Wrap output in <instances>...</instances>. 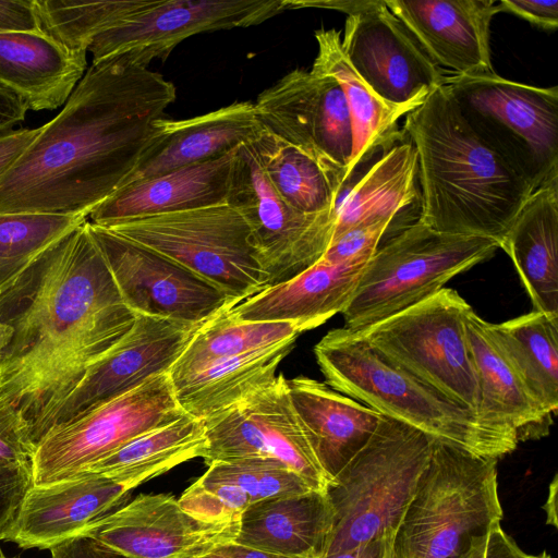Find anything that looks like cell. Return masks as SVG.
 <instances>
[{"instance_id":"cell-54","label":"cell","mask_w":558,"mask_h":558,"mask_svg":"<svg viewBox=\"0 0 558 558\" xmlns=\"http://www.w3.org/2000/svg\"><path fill=\"white\" fill-rule=\"evenodd\" d=\"M13 335V327L0 319V363L2 362L4 353L12 341Z\"/></svg>"},{"instance_id":"cell-44","label":"cell","mask_w":558,"mask_h":558,"mask_svg":"<svg viewBox=\"0 0 558 558\" xmlns=\"http://www.w3.org/2000/svg\"><path fill=\"white\" fill-rule=\"evenodd\" d=\"M500 12H509L537 27L550 32L558 27L557 0H501Z\"/></svg>"},{"instance_id":"cell-4","label":"cell","mask_w":558,"mask_h":558,"mask_svg":"<svg viewBox=\"0 0 558 558\" xmlns=\"http://www.w3.org/2000/svg\"><path fill=\"white\" fill-rule=\"evenodd\" d=\"M326 383L380 413L480 457L498 460L518 446L399 365L362 335L344 327L328 331L314 348Z\"/></svg>"},{"instance_id":"cell-41","label":"cell","mask_w":558,"mask_h":558,"mask_svg":"<svg viewBox=\"0 0 558 558\" xmlns=\"http://www.w3.org/2000/svg\"><path fill=\"white\" fill-rule=\"evenodd\" d=\"M392 223L383 220L353 228L331 241L320 259L330 264L368 262Z\"/></svg>"},{"instance_id":"cell-16","label":"cell","mask_w":558,"mask_h":558,"mask_svg":"<svg viewBox=\"0 0 558 558\" xmlns=\"http://www.w3.org/2000/svg\"><path fill=\"white\" fill-rule=\"evenodd\" d=\"M341 49L359 76L386 104L407 114L444 84L446 72L424 52L383 0L348 15Z\"/></svg>"},{"instance_id":"cell-30","label":"cell","mask_w":558,"mask_h":558,"mask_svg":"<svg viewBox=\"0 0 558 558\" xmlns=\"http://www.w3.org/2000/svg\"><path fill=\"white\" fill-rule=\"evenodd\" d=\"M315 39L318 51L311 70L339 83L349 109L353 149L345 173L347 187L365 165L404 138L398 122L407 113L381 100L353 70L342 52L338 31L317 29Z\"/></svg>"},{"instance_id":"cell-29","label":"cell","mask_w":558,"mask_h":558,"mask_svg":"<svg viewBox=\"0 0 558 558\" xmlns=\"http://www.w3.org/2000/svg\"><path fill=\"white\" fill-rule=\"evenodd\" d=\"M86 68V56L71 53L44 33H0V85L28 110L64 105Z\"/></svg>"},{"instance_id":"cell-45","label":"cell","mask_w":558,"mask_h":558,"mask_svg":"<svg viewBox=\"0 0 558 558\" xmlns=\"http://www.w3.org/2000/svg\"><path fill=\"white\" fill-rule=\"evenodd\" d=\"M0 33H41L34 0H0Z\"/></svg>"},{"instance_id":"cell-53","label":"cell","mask_w":558,"mask_h":558,"mask_svg":"<svg viewBox=\"0 0 558 558\" xmlns=\"http://www.w3.org/2000/svg\"><path fill=\"white\" fill-rule=\"evenodd\" d=\"M557 475L549 485L548 498L544 506L547 517V524L557 527Z\"/></svg>"},{"instance_id":"cell-2","label":"cell","mask_w":558,"mask_h":558,"mask_svg":"<svg viewBox=\"0 0 558 558\" xmlns=\"http://www.w3.org/2000/svg\"><path fill=\"white\" fill-rule=\"evenodd\" d=\"M175 97L170 81L128 53L92 62L62 110L0 177V214L87 219L135 171Z\"/></svg>"},{"instance_id":"cell-58","label":"cell","mask_w":558,"mask_h":558,"mask_svg":"<svg viewBox=\"0 0 558 558\" xmlns=\"http://www.w3.org/2000/svg\"><path fill=\"white\" fill-rule=\"evenodd\" d=\"M0 558H8V557H4L3 555H0Z\"/></svg>"},{"instance_id":"cell-20","label":"cell","mask_w":558,"mask_h":558,"mask_svg":"<svg viewBox=\"0 0 558 558\" xmlns=\"http://www.w3.org/2000/svg\"><path fill=\"white\" fill-rule=\"evenodd\" d=\"M142 483L135 477L80 474L34 485L5 541L23 549H50L124 506Z\"/></svg>"},{"instance_id":"cell-15","label":"cell","mask_w":558,"mask_h":558,"mask_svg":"<svg viewBox=\"0 0 558 558\" xmlns=\"http://www.w3.org/2000/svg\"><path fill=\"white\" fill-rule=\"evenodd\" d=\"M207 465L238 458H271L303 476L314 488L329 480L320 468L293 410L287 379L277 375L235 404L204 420Z\"/></svg>"},{"instance_id":"cell-43","label":"cell","mask_w":558,"mask_h":558,"mask_svg":"<svg viewBox=\"0 0 558 558\" xmlns=\"http://www.w3.org/2000/svg\"><path fill=\"white\" fill-rule=\"evenodd\" d=\"M35 447L20 413L0 404V462L32 464Z\"/></svg>"},{"instance_id":"cell-40","label":"cell","mask_w":558,"mask_h":558,"mask_svg":"<svg viewBox=\"0 0 558 558\" xmlns=\"http://www.w3.org/2000/svg\"><path fill=\"white\" fill-rule=\"evenodd\" d=\"M190 514L210 522L239 520L251 505L239 486L203 474L178 499Z\"/></svg>"},{"instance_id":"cell-35","label":"cell","mask_w":558,"mask_h":558,"mask_svg":"<svg viewBox=\"0 0 558 558\" xmlns=\"http://www.w3.org/2000/svg\"><path fill=\"white\" fill-rule=\"evenodd\" d=\"M252 145L266 178L289 206L308 215L333 214L340 189L317 161L265 130Z\"/></svg>"},{"instance_id":"cell-51","label":"cell","mask_w":558,"mask_h":558,"mask_svg":"<svg viewBox=\"0 0 558 558\" xmlns=\"http://www.w3.org/2000/svg\"><path fill=\"white\" fill-rule=\"evenodd\" d=\"M369 0L357 1H301V0H287L288 10L304 9V8H320L338 10L347 13L348 15L362 10L368 4Z\"/></svg>"},{"instance_id":"cell-11","label":"cell","mask_w":558,"mask_h":558,"mask_svg":"<svg viewBox=\"0 0 558 558\" xmlns=\"http://www.w3.org/2000/svg\"><path fill=\"white\" fill-rule=\"evenodd\" d=\"M185 414L169 373L51 428L36 445L34 485L70 478L132 439Z\"/></svg>"},{"instance_id":"cell-9","label":"cell","mask_w":558,"mask_h":558,"mask_svg":"<svg viewBox=\"0 0 558 558\" xmlns=\"http://www.w3.org/2000/svg\"><path fill=\"white\" fill-rule=\"evenodd\" d=\"M173 259L236 304L268 288L244 218L229 204L102 226Z\"/></svg>"},{"instance_id":"cell-1","label":"cell","mask_w":558,"mask_h":558,"mask_svg":"<svg viewBox=\"0 0 558 558\" xmlns=\"http://www.w3.org/2000/svg\"><path fill=\"white\" fill-rule=\"evenodd\" d=\"M0 319L14 329L0 363V404L20 413L36 446L136 314L85 221L0 284Z\"/></svg>"},{"instance_id":"cell-12","label":"cell","mask_w":558,"mask_h":558,"mask_svg":"<svg viewBox=\"0 0 558 558\" xmlns=\"http://www.w3.org/2000/svg\"><path fill=\"white\" fill-rule=\"evenodd\" d=\"M227 204L247 223L268 287L317 263L331 241L333 214L308 215L289 206L263 172L252 143L236 150Z\"/></svg>"},{"instance_id":"cell-24","label":"cell","mask_w":558,"mask_h":558,"mask_svg":"<svg viewBox=\"0 0 558 558\" xmlns=\"http://www.w3.org/2000/svg\"><path fill=\"white\" fill-rule=\"evenodd\" d=\"M238 148L217 158L125 184L96 206L87 220L107 226L137 217L226 204Z\"/></svg>"},{"instance_id":"cell-19","label":"cell","mask_w":558,"mask_h":558,"mask_svg":"<svg viewBox=\"0 0 558 558\" xmlns=\"http://www.w3.org/2000/svg\"><path fill=\"white\" fill-rule=\"evenodd\" d=\"M199 326L136 314L132 329L85 374L61 404L51 428L168 373Z\"/></svg>"},{"instance_id":"cell-5","label":"cell","mask_w":558,"mask_h":558,"mask_svg":"<svg viewBox=\"0 0 558 558\" xmlns=\"http://www.w3.org/2000/svg\"><path fill=\"white\" fill-rule=\"evenodd\" d=\"M497 461L435 439L395 536L396 558H463L500 525Z\"/></svg>"},{"instance_id":"cell-28","label":"cell","mask_w":558,"mask_h":558,"mask_svg":"<svg viewBox=\"0 0 558 558\" xmlns=\"http://www.w3.org/2000/svg\"><path fill=\"white\" fill-rule=\"evenodd\" d=\"M536 312L558 315V177L533 191L500 242Z\"/></svg>"},{"instance_id":"cell-38","label":"cell","mask_w":558,"mask_h":558,"mask_svg":"<svg viewBox=\"0 0 558 558\" xmlns=\"http://www.w3.org/2000/svg\"><path fill=\"white\" fill-rule=\"evenodd\" d=\"M85 221L58 214H0V284Z\"/></svg>"},{"instance_id":"cell-37","label":"cell","mask_w":558,"mask_h":558,"mask_svg":"<svg viewBox=\"0 0 558 558\" xmlns=\"http://www.w3.org/2000/svg\"><path fill=\"white\" fill-rule=\"evenodd\" d=\"M156 0H34L40 31L73 54L86 56L98 35L132 19Z\"/></svg>"},{"instance_id":"cell-36","label":"cell","mask_w":558,"mask_h":558,"mask_svg":"<svg viewBox=\"0 0 558 558\" xmlns=\"http://www.w3.org/2000/svg\"><path fill=\"white\" fill-rule=\"evenodd\" d=\"M227 310L197 328L168 372L171 383L215 362L254 352L300 335L292 323L240 322L232 318Z\"/></svg>"},{"instance_id":"cell-59","label":"cell","mask_w":558,"mask_h":558,"mask_svg":"<svg viewBox=\"0 0 558 558\" xmlns=\"http://www.w3.org/2000/svg\"><path fill=\"white\" fill-rule=\"evenodd\" d=\"M194 558H201V557H194Z\"/></svg>"},{"instance_id":"cell-57","label":"cell","mask_w":558,"mask_h":558,"mask_svg":"<svg viewBox=\"0 0 558 558\" xmlns=\"http://www.w3.org/2000/svg\"><path fill=\"white\" fill-rule=\"evenodd\" d=\"M529 558H553V557L549 554H547L546 551H543L539 555L529 556Z\"/></svg>"},{"instance_id":"cell-39","label":"cell","mask_w":558,"mask_h":558,"mask_svg":"<svg viewBox=\"0 0 558 558\" xmlns=\"http://www.w3.org/2000/svg\"><path fill=\"white\" fill-rule=\"evenodd\" d=\"M204 474L239 486L248 496L251 505L314 489L299 473L271 458L250 457L215 461Z\"/></svg>"},{"instance_id":"cell-50","label":"cell","mask_w":558,"mask_h":558,"mask_svg":"<svg viewBox=\"0 0 558 558\" xmlns=\"http://www.w3.org/2000/svg\"><path fill=\"white\" fill-rule=\"evenodd\" d=\"M529 556L500 525L495 526L488 534L484 558H529Z\"/></svg>"},{"instance_id":"cell-26","label":"cell","mask_w":558,"mask_h":558,"mask_svg":"<svg viewBox=\"0 0 558 558\" xmlns=\"http://www.w3.org/2000/svg\"><path fill=\"white\" fill-rule=\"evenodd\" d=\"M157 128V141L124 185L217 158L252 143L263 131L251 101H235L183 120L162 118Z\"/></svg>"},{"instance_id":"cell-52","label":"cell","mask_w":558,"mask_h":558,"mask_svg":"<svg viewBox=\"0 0 558 558\" xmlns=\"http://www.w3.org/2000/svg\"><path fill=\"white\" fill-rule=\"evenodd\" d=\"M215 551L223 558H293L250 548L235 542L223 544Z\"/></svg>"},{"instance_id":"cell-3","label":"cell","mask_w":558,"mask_h":558,"mask_svg":"<svg viewBox=\"0 0 558 558\" xmlns=\"http://www.w3.org/2000/svg\"><path fill=\"white\" fill-rule=\"evenodd\" d=\"M402 132L417 154L418 220L500 245L533 189L475 135L444 85L405 116Z\"/></svg>"},{"instance_id":"cell-56","label":"cell","mask_w":558,"mask_h":558,"mask_svg":"<svg viewBox=\"0 0 558 558\" xmlns=\"http://www.w3.org/2000/svg\"><path fill=\"white\" fill-rule=\"evenodd\" d=\"M201 558H223V557L220 556L219 554H217L215 550H213Z\"/></svg>"},{"instance_id":"cell-18","label":"cell","mask_w":558,"mask_h":558,"mask_svg":"<svg viewBox=\"0 0 558 558\" xmlns=\"http://www.w3.org/2000/svg\"><path fill=\"white\" fill-rule=\"evenodd\" d=\"M239 520L204 521L186 512L173 496L141 494L77 535L130 558H194L234 542Z\"/></svg>"},{"instance_id":"cell-48","label":"cell","mask_w":558,"mask_h":558,"mask_svg":"<svg viewBox=\"0 0 558 558\" xmlns=\"http://www.w3.org/2000/svg\"><path fill=\"white\" fill-rule=\"evenodd\" d=\"M27 110L17 95L0 85V134L14 130L23 122Z\"/></svg>"},{"instance_id":"cell-46","label":"cell","mask_w":558,"mask_h":558,"mask_svg":"<svg viewBox=\"0 0 558 558\" xmlns=\"http://www.w3.org/2000/svg\"><path fill=\"white\" fill-rule=\"evenodd\" d=\"M49 550L51 558H130L83 535H75Z\"/></svg>"},{"instance_id":"cell-47","label":"cell","mask_w":558,"mask_h":558,"mask_svg":"<svg viewBox=\"0 0 558 558\" xmlns=\"http://www.w3.org/2000/svg\"><path fill=\"white\" fill-rule=\"evenodd\" d=\"M40 128L14 129L0 134V177L39 134Z\"/></svg>"},{"instance_id":"cell-32","label":"cell","mask_w":558,"mask_h":558,"mask_svg":"<svg viewBox=\"0 0 558 558\" xmlns=\"http://www.w3.org/2000/svg\"><path fill=\"white\" fill-rule=\"evenodd\" d=\"M295 339L215 362L172 383L178 404L185 414L203 421L235 404L277 376L276 371Z\"/></svg>"},{"instance_id":"cell-6","label":"cell","mask_w":558,"mask_h":558,"mask_svg":"<svg viewBox=\"0 0 558 558\" xmlns=\"http://www.w3.org/2000/svg\"><path fill=\"white\" fill-rule=\"evenodd\" d=\"M435 438L384 415L367 444L326 488L333 524L326 553L395 539Z\"/></svg>"},{"instance_id":"cell-33","label":"cell","mask_w":558,"mask_h":558,"mask_svg":"<svg viewBox=\"0 0 558 558\" xmlns=\"http://www.w3.org/2000/svg\"><path fill=\"white\" fill-rule=\"evenodd\" d=\"M205 447L204 421L183 414L132 439L76 475L141 476L148 481L185 461L202 458Z\"/></svg>"},{"instance_id":"cell-17","label":"cell","mask_w":558,"mask_h":558,"mask_svg":"<svg viewBox=\"0 0 558 558\" xmlns=\"http://www.w3.org/2000/svg\"><path fill=\"white\" fill-rule=\"evenodd\" d=\"M287 10V0H156L95 37L88 51L93 62L128 53L148 66L193 35L259 25Z\"/></svg>"},{"instance_id":"cell-23","label":"cell","mask_w":558,"mask_h":558,"mask_svg":"<svg viewBox=\"0 0 558 558\" xmlns=\"http://www.w3.org/2000/svg\"><path fill=\"white\" fill-rule=\"evenodd\" d=\"M365 263L323 259L295 277L270 286L227 310L240 322H289L301 332L314 329L349 305Z\"/></svg>"},{"instance_id":"cell-25","label":"cell","mask_w":558,"mask_h":558,"mask_svg":"<svg viewBox=\"0 0 558 558\" xmlns=\"http://www.w3.org/2000/svg\"><path fill=\"white\" fill-rule=\"evenodd\" d=\"M287 387L302 430L330 483L367 444L384 415L308 377L287 379Z\"/></svg>"},{"instance_id":"cell-55","label":"cell","mask_w":558,"mask_h":558,"mask_svg":"<svg viewBox=\"0 0 558 558\" xmlns=\"http://www.w3.org/2000/svg\"><path fill=\"white\" fill-rule=\"evenodd\" d=\"M487 537H478L474 541L471 549L463 558H484Z\"/></svg>"},{"instance_id":"cell-22","label":"cell","mask_w":558,"mask_h":558,"mask_svg":"<svg viewBox=\"0 0 558 558\" xmlns=\"http://www.w3.org/2000/svg\"><path fill=\"white\" fill-rule=\"evenodd\" d=\"M465 335L477 377L481 422L519 441L547 435L554 415L529 390L497 342L490 323L471 308Z\"/></svg>"},{"instance_id":"cell-7","label":"cell","mask_w":558,"mask_h":558,"mask_svg":"<svg viewBox=\"0 0 558 558\" xmlns=\"http://www.w3.org/2000/svg\"><path fill=\"white\" fill-rule=\"evenodd\" d=\"M498 248L493 239L439 232L417 218L369 258L342 312L343 327L361 331L420 303Z\"/></svg>"},{"instance_id":"cell-49","label":"cell","mask_w":558,"mask_h":558,"mask_svg":"<svg viewBox=\"0 0 558 558\" xmlns=\"http://www.w3.org/2000/svg\"><path fill=\"white\" fill-rule=\"evenodd\" d=\"M395 539H376L325 555L323 558H396Z\"/></svg>"},{"instance_id":"cell-21","label":"cell","mask_w":558,"mask_h":558,"mask_svg":"<svg viewBox=\"0 0 558 558\" xmlns=\"http://www.w3.org/2000/svg\"><path fill=\"white\" fill-rule=\"evenodd\" d=\"M386 7L405 25L428 58L452 74L494 73L489 28L500 12L494 0H389Z\"/></svg>"},{"instance_id":"cell-42","label":"cell","mask_w":558,"mask_h":558,"mask_svg":"<svg viewBox=\"0 0 558 558\" xmlns=\"http://www.w3.org/2000/svg\"><path fill=\"white\" fill-rule=\"evenodd\" d=\"M34 486L32 464L0 462V541H5Z\"/></svg>"},{"instance_id":"cell-8","label":"cell","mask_w":558,"mask_h":558,"mask_svg":"<svg viewBox=\"0 0 558 558\" xmlns=\"http://www.w3.org/2000/svg\"><path fill=\"white\" fill-rule=\"evenodd\" d=\"M475 135L535 191L558 177V88L498 74L446 73L444 84Z\"/></svg>"},{"instance_id":"cell-14","label":"cell","mask_w":558,"mask_h":558,"mask_svg":"<svg viewBox=\"0 0 558 558\" xmlns=\"http://www.w3.org/2000/svg\"><path fill=\"white\" fill-rule=\"evenodd\" d=\"M87 229L135 314L202 325L236 304L161 253L88 220Z\"/></svg>"},{"instance_id":"cell-27","label":"cell","mask_w":558,"mask_h":558,"mask_svg":"<svg viewBox=\"0 0 558 558\" xmlns=\"http://www.w3.org/2000/svg\"><path fill=\"white\" fill-rule=\"evenodd\" d=\"M333 524L325 489L250 505L239 520L235 543L293 558H323Z\"/></svg>"},{"instance_id":"cell-10","label":"cell","mask_w":558,"mask_h":558,"mask_svg":"<svg viewBox=\"0 0 558 558\" xmlns=\"http://www.w3.org/2000/svg\"><path fill=\"white\" fill-rule=\"evenodd\" d=\"M471 308L456 290L442 288L356 332L388 360L477 416V377L465 335Z\"/></svg>"},{"instance_id":"cell-13","label":"cell","mask_w":558,"mask_h":558,"mask_svg":"<svg viewBox=\"0 0 558 558\" xmlns=\"http://www.w3.org/2000/svg\"><path fill=\"white\" fill-rule=\"evenodd\" d=\"M263 130L317 161L344 187L352 156V126L343 90L331 76L295 69L254 102Z\"/></svg>"},{"instance_id":"cell-34","label":"cell","mask_w":558,"mask_h":558,"mask_svg":"<svg viewBox=\"0 0 558 558\" xmlns=\"http://www.w3.org/2000/svg\"><path fill=\"white\" fill-rule=\"evenodd\" d=\"M492 331L537 401L550 414L558 409V315L533 311L492 324Z\"/></svg>"},{"instance_id":"cell-31","label":"cell","mask_w":558,"mask_h":558,"mask_svg":"<svg viewBox=\"0 0 558 558\" xmlns=\"http://www.w3.org/2000/svg\"><path fill=\"white\" fill-rule=\"evenodd\" d=\"M417 181V154L404 136L340 192L333 210L331 241L360 226L383 220L393 222L404 209L421 202Z\"/></svg>"}]
</instances>
